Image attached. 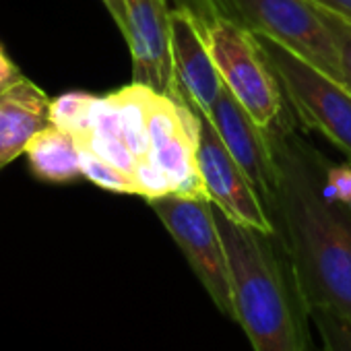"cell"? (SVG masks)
I'll return each instance as SVG.
<instances>
[{"label":"cell","mask_w":351,"mask_h":351,"mask_svg":"<svg viewBox=\"0 0 351 351\" xmlns=\"http://www.w3.org/2000/svg\"><path fill=\"white\" fill-rule=\"evenodd\" d=\"M277 189L269 217L304 312L332 310L351 320V205L326 189L324 163L281 116L269 126Z\"/></svg>","instance_id":"obj_1"},{"label":"cell","mask_w":351,"mask_h":351,"mask_svg":"<svg viewBox=\"0 0 351 351\" xmlns=\"http://www.w3.org/2000/svg\"><path fill=\"white\" fill-rule=\"evenodd\" d=\"M25 155L32 171L40 180L52 184H64L81 178V147L75 136L56 126H44L25 147Z\"/></svg>","instance_id":"obj_12"},{"label":"cell","mask_w":351,"mask_h":351,"mask_svg":"<svg viewBox=\"0 0 351 351\" xmlns=\"http://www.w3.org/2000/svg\"><path fill=\"white\" fill-rule=\"evenodd\" d=\"M252 36L295 116L351 159V91L271 36Z\"/></svg>","instance_id":"obj_3"},{"label":"cell","mask_w":351,"mask_h":351,"mask_svg":"<svg viewBox=\"0 0 351 351\" xmlns=\"http://www.w3.org/2000/svg\"><path fill=\"white\" fill-rule=\"evenodd\" d=\"M308 316L314 320L324 351H351V320L332 310H310Z\"/></svg>","instance_id":"obj_16"},{"label":"cell","mask_w":351,"mask_h":351,"mask_svg":"<svg viewBox=\"0 0 351 351\" xmlns=\"http://www.w3.org/2000/svg\"><path fill=\"white\" fill-rule=\"evenodd\" d=\"M147 203L184 252L217 310L236 320L228 254L215 223L211 201L207 197L167 193L147 199Z\"/></svg>","instance_id":"obj_4"},{"label":"cell","mask_w":351,"mask_h":351,"mask_svg":"<svg viewBox=\"0 0 351 351\" xmlns=\"http://www.w3.org/2000/svg\"><path fill=\"white\" fill-rule=\"evenodd\" d=\"M52 97L32 79L0 93V169L25 153L27 143L50 124Z\"/></svg>","instance_id":"obj_11"},{"label":"cell","mask_w":351,"mask_h":351,"mask_svg":"<svg viewBox=\"0 0 351 351\" xmlns=\"http://www.w3.org/2000/svg\"><path fill=\"white\" fill-rule=\"evenodd\" d=\"M223 15L281 42L343 83L337 46L310 0H217Z\"/></svg>","instance_id":"obj_6"},{"label":"cell","mask_w":351,"mask_h":351,"mask_svg":"<svg viewBox=\"0 0 351 351\" xmlns=\"http://www.w3.org/2000/svg\"><path fill=\"white\" fill-rule=\"evenodd\" d=\"M209 118L269 213L277 189V171L269 128L258 126L226 85L221 87Z\"/></svg>","instance_id":"obj_9"},{"label":"cell","mask_w":351,"mask_h":351,"mask_svg":"<svg viewBox=\"0 0 351 351\" xmlns=\"http://www.w3.org/2000/svg\"><path fill=\"white\" fill-rule=\"evenodd\" d=\"M201 27L221 83L258 126L269 128L281 116L283 91L252 32L228 15H217Z\"/></svg>","instance_id":"obj_5"},{"label":"cell","mask_w":351,"mask_h":351,"mask_svg":"<svg viewBox=\"0 0 351 351\" xmlns=\"http://www.w3.org/2000/svg\"><path fill=\"white\" fill-rule=\"evenodd\" d=\"M81 171H83V178H87L89 182H93L95 186L104 191L143 197V191L138 186V180L134 178V173L101 159L99 155L87 149H81Z\"/></svg>","instance_id":"obj_15"},{"label":"cell","mask_w":351,"mask_h":351,"mask_svg":"<svg viewBox=\"0 0 351 351\" xmlns=\"http://www.w3.org/2000/svg\"><path fill=\"white\" fill-rule=\"evenodd\" d=\"M310 3L339 15V17H343L345 21L351 23V0H310Z\"/></svg>","instance_id":"obj_21"},{"label":"cell","mask_w":351,"mask_h":351,"mask_svg":"<svg viewBox=\"0 0 351 351\" xmlns=\"http://www.w3.org/2000/svg\"><path fill=\"white\" fill-rule=\"evenodd\" d=\"M25 79L23 71L19 69V64L9 56V52L5 50V46L0 44V93H5L9 89H13L17 83H21Z\"/></svg>","instance_id":"obj_19"},{"label":"cell","mask_w":351,"mask_h":351,"mask_svg":"<svg viewBox=\"0 0 351 351\" xmlns=\"http://www.w3.org/2000/svg\"><path fill=\"white\" fill-rule=\"evenodd\" d=\"M324 178H326V189L328 193L351 205V167L349 165H337L326 159L324 163Z\"/></svg>","instance_id":"obj_18"},{"label":"cell","mask_w":351,"mask_h":351,"mask_svg":"<svg viewBox=\"0 0 351 351\" xmlns=\"http://www.w3.org/2000/svg\"><path fill=\"white\" fill-rule=\"evenodd\" d=\"M157 91L134 83L110 93L108 99L118 116L120 136L126 147L132 151L136 161L147 159L151 155V141H149V110Z\"/></svg>","instance_id":"obj_13"},{"label":"cell","mask_w":351,"mask_h":351,"mask_svg":"<svg viewBox=\"0 0 351 351\" xmlns=\"http://www.w3.org/2000/svg\"><path fill=\"white\" fill-rule=\"evenodd\" d=\"M213 215L228 254L236 320L254 351H306L293 302L300 298L289 289L273 236L232 219L215 205Z\"/></svg>","instance_id":"obj_2"},{"label":"cell","mask_w":351,"mask_h":351,"mask_svg":"<svg viewBox=\"0 0 351 351\" xmlns=\"http://www.w3.org/2000/svg\"><path fill=\"white\" fill-rule=\"evenodd\" d=\"M195 112L199 118L197 169L209 201L232 219L273 236L275 228L265 205L250 186L242 167L236 163V159L223 145L211 118L199 110Z\"/></svg>","instance_id":"obj_7"},{"label":"cell","mask_w":351,"mask_h":351,"mask_svg":"<svg viewBox=\"0 0 351 351\" xmlns=\"http://www.w3.org/2000/svg\"><path fill=\"white\" fill-rule=\"evenodd\" d=\"M312 7L316 9L318 17L322 19V23L326 25L335 46H337V54H339V62H341V75H343V85L351 91V23L345 21L343 17L318 7L312 3Z\"/></svg>","instance_id":"obj_17"},{"label":"cell","mask_w":351,"mask_h":351,"mask_svg":"<svg viewBox=\"0 0 351 351\" xmlns=\"http://www.w3.org/2000/svg\"><path fill=\"white\" fill-rule=\"evenodd\" d=\"M169 46L182 99L209 116L223 83L209 52L201 21L184 5H178L169 13Z\"/></svg>","instance_id":"obj_10"},{"label":"cell","mask_w":351,"mask_h":351,"mask_svg":"<svg viewBox=\"0 0 351 351\" xmlns=\"http://www.w3.org/2000/svg\"><path fill=\"white\" fill-rule=\"evenodd\" d=\"M95 104H97L95 95L79 93V91L54 97L50 104V122L69 130L73 136L89 132L93 124Z\"/></svg>","instance_id":"obj_14"},{"label":"cell","mask_w":351,"mask_h":351,"mask_svg":"<svg viewBox=\"0 0 351 351\" xmlns=\"http://www.w3.org/2000/svg\"><path fill=\"white\" fill-rule=\"evenodd\" d=\"M106 5L108 13L112 15V19L116 21L118 29L122 32V36L126 34V7H124V0H101Z\"/></svg>","instance_id":"obj_22"},{"label":"cell","mask_w":351,"mask_h":351,"mask_svg":"<svg viewBox=\"0 0 351 351\" xmlns=\"http://www.w3.org/2000/svg\"><path fill=\"white\" fill-rule=\"evenodd\" d=\"M180 3H182L184 7H189V9L199 17L201 23L211 21V19L217 17V15H223L221 9H219V3H217V0H180Z\"/></svg>","instance_id":"obj_20"},{"label":"cell","mask_w":351,"mask_h":351,"mask_svg":"<svg viewBox=\"0 0 351 351\" xmlns=\"http://www.w3.org/2000/svg\"><path fill=\"white\" fill-rule=\"evenodd\" d=\"M126 34L132 54V81L176 101H184L176 83L169 46L167 0H124Z\"/></svg>","instance_id":"obj_8"}]
</instances>
